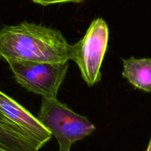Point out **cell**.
<instances>
[{
    "label": "cell",
    "mask_w": 151,
    "mask_h": 151,
    "mask_svg": "<svg viewBox=\"0 0 151 151\" xmlns=\"http://www.w3.org/2000/svg\"><path fill=\"white\" fill-rule=\"evenodd\" d=\"M0 151H13V150H7V149L5 148H3V147H0Z\"/></svg>",
    "instance_id": "10"
},
{
    "label": "cell",
    "mask_w": 151,
    "mask_h": 151,
    "mask_svg": "<svg viewBox=\"0 0 151 151\" xmlns=\"http://www.w3.org/2000/svg\"><path fill=\"white\" fill-rule=\"evenodd\" d=\"M0 111L39 142L43 146L51 139V133L44 128L37 117L1 90Z\"/></svg>",
    "instance_id": "5"
},
{
    "label": "cell",
    "mask_w": 151,
    "mask_h": 151,
    "mask_svg": "<svg viewBox=\"0 0 151 151\" xmlns=\"http://www.w3.org/2000/svg\"><path fill=\"white\" fill-rule=\"evenodd\" d=\"M69 46L60 31L41 24L24 22L0 29V58L7 63H67Z\"/></svg>",
    "instance_id": "1"
},
{
    "label": "cell",
    "mask_w": 151,
    "mask_h": 151,
    "mask_svg": "<svg viewBox=\"0 0 151 151\" xmlns=\"http://www.w3.org/2000/svg\"><path fill=\"white\" fill-rule=\"evenodd\" d=\"M109 38L107 23L102 18H97L91 22L83 38L69 46V60L76 63L88 86H93L101 80L100 69Z\"/></svg>",
    "instance_id": "3"
},
{
    "label": "cell",
    "mask_w": 151,
    "mask_h": 151,
    "mask_svg": "<svg viewBox=\"0 0 151 151\" xmlns=\"http://www.w3.org/2000/svg\"><path fill=\"white\" fill-rule=\"evenodd\" d=\"M8 65L15 80L28 91L45 98H57L66 77L69 63H51L10 61Z\"/></svg>",
    "instance_id": "4"
},
{
    "label": "cell",
    "mask_w": 151,
    "mask_h": 151,
    "mask_svg": "<svg viewBox=\"0 0 151 151\" xmlns=\"http://www.w3.org/2000/svg\"><path fill=\"white\" fill-rule=\"evenodd\" d=\"M122 77L134 87L151 92V58L124 59Z\"/></svg>",
    "instance_id": "7"
},
{
    "label": "cell",
    "mask_w": 151,
    "mask_h": 151,
    "mask_svg": "<svg viewBox=\"0 0 151 151\" xmlns=\"http://www.w3.org/2000/svg\"><path fill=\"white\" fill-rule=\"evenodd\" d=\"M36 4L43 6H48L51 4H63V3H81L86 0H32Z\"/></svg>",
    "instance_id": "8"
},
{
    "label": "cell",
    "mask_w": 151,
    "mask_h": 151,
    "mask_svg": "<svg viewBox=\"0 0 151 151\" xmlns=\"http://www.w3.org/2000/svg\"><path fill=\"white\" fill-rule=\"evenodd\" d=\"M0 147L13 151H38L43 145L0 111Z\"/></svg>",
    "instance_id": "6"
},
{
    "label": "cell",
    "mask_w": 151,
    "mask_h": 151,
    "mask_svg": "<svg viewBox=\"0 0 151 151\" xmlns=\"http://www.w3.org/2000/svg\"><path fill=\"white\" fill-rule=\"evenodd\" d=\"M147 151H151V138H150V142H149L148 147H147Z\"/></svg>",
    "instance_id": "9"
},
{
    "label": "cell",
    "mask_w": 151,
    "mask_h": 151,
    "mask_svg": "<svg viewBox=\"0 0 151 151\" xmlns=\"http://www.w3.org/2000/svg\"><path fill=\"white\" fill-rule=\"evenodd\" d=\"M37 119L55 137L59 151H70L74 143L96 130V127L86 116L75 113L57 98L42 97Z\"/></svg>",
    "instance_id": "2"
}]
</instances>
